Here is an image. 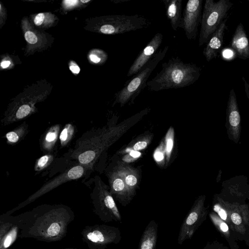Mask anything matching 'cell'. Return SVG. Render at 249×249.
<instances>
[{
    "instance_id": "22",
    "label": "cell",
    "mask_w": 249,
    "mask_h": 249,
    "mask_svg": "<svg viewBox=\"0 0 249 249\" xmlns=\"http://www.w3.org/2000/svg\"><path fill=\"white\" fill-rule=\"evenodd\" d=\"M56 153L57 152L55 151L54 153L45 154L38 158L34 165L35 172L36 173H40L53 168L61 159V157H56Z\"/></svg>"
},
{
    "instance_id": "36",
    "label": "cell",
    "mask_w": 249,
    "mask_h": 249,
    "mask_svg": "<svg viewBox=\"0 0 249 249\" xmlns=\"http://www.w3.org/2000/svg\"><path fill=\"white\" fill-rule=\"evenodd\" d=\"M9 61H4L1 63V67L2 68H6L10 65Z\"/></svg>"
},
{
    "instance_id": "21",
    "label": "cell",
    "mask_w": 249,
    "mask_h": 249,
    "mask_svg": "<svg viewBox=\"0 0 249 249\" xmlns=\"http://www.w3.org/2000/svg\"><path fill=\"white\" fill-rule=\"evenodd\" d=\"M153 137V133L148 131L145 132L133 140L126 147L120 149L117 154H124L131 152L143 150L150 143Z\"/></svg>"
},
{
    "instance_id": "12",
    "label": "cell",
    "mask_w": 249,
    "mask_h": 249,
    "mask_svg": "<svg viewBox=\"0 0 249 249\" xmlns=\"http://www.w3.org/2000/svg\"><path fill=\"white\" fill-rule=\"evenodd\" d=\"M226 127L229 138L238 143L241 134V117L233 89L230 91L228 101Z\"/></svg>"
},
{
    "instance_id": "24",
    "label": "cell",
    "mask_w": 249,
    "mask_h": 249,
    "mask_svg": "<svg viewBox=\"0 0 249 249\" xmlns=\"http://www.w3.org/2000/svg\"><path fill=\"white\" fill-rule=\"evenodd\" d=\"M75 126L71 123H67L63 126L59 137L60 148H65L70 144L75 136Z\"/></svg>"
},
{
    "instance_id": "10",
    "label": "cell",
    "mask_w": 249,
    "mask_h": 249,
    "mask_svg": "<svg viewBox=\"0 0 249 249\" xmlns=\"http://www.w3.org/2000/svg\"><path fill=\"white\" fill-rule=\"evenodd\" d=\"M202 0H189L182 14L181 28L188 39H195L202 18Z\"/></svg>"
},
{
    "instance_id": "38",
    "label": "cell",
    "mask_w": 249,
    "mask_h": 249,
    "mask_svg": "<svg viewBox=\"0 0 249 249\" xmlns=\"http://www.w3.org/2000/svg\"><path fill=\"white\" fill-rule=\"evenodd\" d=\"M243 79L244 80V83H245V89H246V93H247V96L248 99H249V89H248L249 88V85L248 84H247V83L246 82V81L244 79V77H243Z\"/></svg>"
},
{
    "instance_id": "28",
    "label": "cell",
    "mask_w": 249,
    "mask_h": 249,
    "mask_svg": "<svg viewBox=\"0 0 249 249\" xmlns=\"http://www.w3.org/2000/svg\"><path fill=\"white\" fill-rule=\"evenodd\" d=\"M210 217L217 230L226 237H230V231L228 224L222 220L215 212H211Z\"/></svg>"
},
{
    "instance_id": "30",
    "label": "cell",
    "mask_w": 249,
    "mask_h": 249,
    "mask_svg": "<svg viewBox=\"0 0 249 249\" xmlns=\"http://www.w3.org/2000/svg\"><path fill=\"white\" fill-rule=\"evenodd\" d=\"M26 40L30 44H35L37 41L36 35L32 32L27 31L25 34Z\"/></svg>"
},
{
    "instance_id": "41",
    "label": "cell",
    "mask_w": 249,
    "mask_h": 249,
    "mask_svg": "<svg viewBox=\"0 0 249 249\" xmlns=\"http://www.w3.org/2000/svg\"></svg>"
},
{
    "instance_id": "27",
    "label": "cell",
    "mask_w": 249,
    "mask_h": 249,
    "mask_svg": "<svg viewBox=\"0 0 249 249\" xmlns=\"http://www.w3.org/2000/svg\"><path fill=\"white\" fill-rule=\"evenodd\" d=\"M213 209L215 213L228 224L230 229L234 231L231 222L228 211L221 201V198L218 196L215 198V201L213 204Z\"/></svg>"
},
{
    "instance_id": "9",
    "label": "cell",
    "mask_w": 249,
    "mask_h": 249,
    "mask_svg": "<svg viewBox=\"0 0 249 249\" xmlns=\"http://www.w3.org/2000/svg\"><path fill=\"white\" fill-rule=\"evenodd\" d=\"M205 195L199 196L184 218L181 226L178 243L182 245L187 239H191L198 227L205 220L207 209L204 206Z\"/></svg>"
},
{
    "instance_id": "8",
    "label": "cell",
    "mask_w": 249,
    "mask_h": 249,
    "mask_svg": "<svg viewBox=\"0 0 249 249\" xmlns=\"http://www.w3.org/2000/svg\"><path fill=\"white\" fill-rule=\"evenodd\" d=\"M81 235L90 249H105L108 245L118 244L121 239L118 228L106 225L87 226Z\"/></svg>"
},
{
    "instance_id": "33",
    "label": "cell",
    "mask_w": 249,
    "mask_h": 249,
    "mask_svg": "<svg viewBox=\"0 0 249 249\" xmlns=\"http://www.w3.org/2000/svg\"><path fill=\"white\" fill-rule=\"evenodd\" d=\"M90 58L92 61L95 63H98L100 62L101 60V59L100 57L97 56V55L95 54H91L90 55Z\"/></svg>"
},
{
    "instance_id": "34",
    "label": "cell",
    "mask_w": 249,
    "mask_h": 249,
    "mask_svg": "<svg viewBox=\"0 0 249 249\" xmlns=\"http://www.w3.org/2000/svg\"><path fill=\"white\" fill-rule=\"evenodd\" d=\"M78 2V0H65V4L68 6H72L75 5Z\"/></svg>"
},
{
    "instance_id": "31",
    "label": "cell",
    "mask_w": 249,
    "mask_h": 249,
    "mask_svg": "<svg viewBox=\"0 0 249 249\" xmlns=\"http://www.w3.org/2000/svg\"><path fill=\"white\" fill-rule=\"evenodd\" d=\"M44 18L45 16L43 13H39L34 19L35 24L37 26L41 25L43 23Z\"/></svg>"
},
{
    "instance_id": "32",
    "label": "cell",
    "mask_w": 249,
    "mask_h": 249,
    "mask_svg": "<svg viewBox=\"0 0 249 249\" xmlns=\"http://www.w3.org/2000/svg\"><path fill=\"white\" fill-rule=\"evenodd\" d=\"M233 52L230 50H226L223 52V56L224 58L229 59L233 55Z\"/></svg>"
},
{
    "instance_id": "29",
    "label": "cell",
    "mask_w": 249,
    "mask_h": 249,
    "mask_svg": "<svg viewBox=\"0 0 249 249\" xmlns=\"http://www.w3.org/2000/svg\"><path fill=\"white\" fill-rule=\"evenodd\" d=\"M154 158L159 165L165 164V152L164 142L162 140L154 153Z\"/></svg>"
},
{
    "instance_id": "1",
    "label": "cell",
    "mask_w": 249,
    "mask_h": 249,
    "mask_svg": "<svg viewBox=\"0 0 249 249\" xmlns=\"http://www.w3.org/2000/svg\"><path fill=\"white\" fill-rule=\"evenodd\" d=\"M150 110L149 108H146L118 124L110 121L102 127L87 131L76 141L74 147L62 157L71 164L85 167L90 174L109 147Z\"/></svg>"
},
{
    "instance_id": "20",
    "label": "cell",
    "mask_w": 249,
    "mask_h": 249,
    "mask_svg": "<svg viewBox=\"0 0 249 249\" xmlns=\"http://www.w3.org/2000/svg\"><path fill=\"white\" fill-rule=\"evenodd\" d=\"M158 225L150 221L146 227L140 240L138 249H155L158 238Z\"/></svg>"
},
{
    "instance_id": "13",
    "label": "cell",
    "mask_w": 249,
    "mask_h": 249,
    "mask_svg": "<svg viewBox=\"0 0 249 249\" xmlns=\"http://www.w3.org/2000/svg\"><path fill=\"white\" fill-rule=\"evenodd\" d=\"M221 201L227 209L230 219L234 231L244 234L246 227L249 226V209L246 204L237 202L230 203L221 198Z\"/></svg>"
},
{
    "instance_id": "26",
    "label": "cell",
    "mask_w": 249,
    "mask_h": 249,
    "mask_svg": "<svg viewBox=\"0 0 249 249\" xmlns=\"http://www.w3.org/2000/svg\"><path fill=\"white\" fill-rule=\"evenodd\" d=\"M18 231V226L14 223L9 231L0 238V249H7L10 247L16 241Z\"/></svg>"
},
{
    "instance_id": "11",
    "label": "cell",
    "mask_w": 249,
    "mask_h": 249,
    "mask_svg": "<svg viewBox=\"0 0 249 249\" xmlns=\"http://www.w3.org/2000/svg\"><path fill=\"white\" fill-rule=\"evenodd\" d=\"M106 175L108 178L110 192L114 200L122 206H126L133 197L113 163H110L106 169Z\"/></svg>"
},
{
    "instance_id": "3",
    "label": "cell",
    "mask_w": 249,
    "mask_h": 249,
    "mask_svg": "<svg viewBox=\"0 0 249 249\" xmlns=\"http://www.w3.org/2000/svg\"><path fill=\"white\" fill-rule=\"evenodd\" d=\"M201 71L196 64L185 63L178 57H171L162 64L160 71L147 81L146 87L152 91L184 88L195 83Z\"/></svg>"
},
{
    "instance_id": "4",
    "label": "cell",
    "mask_w": 249,
    "mask_h": 249,
    "mask_svg": "<svg viewBox=\"0 0 249 249\" xmlns=\"http://www.w3.org/2000/svg\"><path fill=\"white\" fill-rule=\"evenodd\" d=\"M168 48L166 46L158 51L137 74L125 82L123 88L115 94L114 104H119L122 107L127 103L129 105L134 104L136 98L146 87L151 73L165 56Z\"/></svg>"
},
{
    "instance_id": "19",
    "label": "cell",
    "mask_w": 249,
    "mask_h": 249,
    "mask_svg": "<svg viewBox=\"0 0 249 249\" xmlns=\"http://www.w3.org/2000/svg\"><path fill=\"white\" fill-rule=\"evenodd\" d=\"M167 18L172 28L177 31L181 27L182 19V0H162Z\"/></svg>"
},
{
    "instance_id": "15",
    "label": "cell",
    "mask_w": 249,
    "mask_h": 249,
    "mask_svg": "<svg viewBox=\"0 0 249 249\" xmlns=\"http://www.w3.org/2000/svg\"><path fill=\"white\" fill-rule=\"evenodd\" d=\"M112 163L123 178L131 195L134 197L140 182L139 169L119 160H113Z\"/></svg>"
},
{
    "instance_id": "16",
    "label": "cell",
    "mask_w": 249,
    "mask_h": 249,
    "mask_svg": "<svg viewBox=\"0 0 249 249\" xmlns=\"http://www.w3.org/2000/svg\"><path fill=\"white\" fill-rule=\"evenodd\" d=\"M60 124H55L49 126L41 136L39 143L41 151L44 154L56 151V143L59 140L61 130Z\"/></svg>"
},
{
    "instance_id": "37",
    "label": "cell",
    "mask_w": 249,
    "mask_h": 249,
    "mask_svg": "<svg viewBox=\"0 0 249 249\" xmlns=\"http://www.w3.org/2000/svg\"><path fill=\"white\" fill-rule=\"evenodd\" d=\"M204 249H225L221 248H220V247H218V248H216V246L215 245H212L211 244V245H207L205 247Z\"/></svg>"
},
{
    "instance_id": "6",
    "label": "cell",
    "mask_w": 249,
    "mask_h": 249,
    "mask_svg": "<svg viewBox=\"0 0 249 249\" xmlns=\"http://www.w3.org/2000/svg\"><path fill=\"white\" fill-rule=\"evenodd\" d=\"M233 3L229 0H206L202 14L199 46L207 43L216 31Z\"/></svg>"
},
{
    "instance_id": "7",
    "label": "cell",
    "mask_w": 249,
    "mask_h": 249,
    "mask_svg": "<svg viewBox=\"0 0 249 249\" xmlns=\"http://www.w3.org/2000/svg\"><path fill=\"white\" fill-rule=\"evenodd\" d=\"M90 175L88 169L79 164H73L67 167L57 176L48 181L27 199L19 204L17 207L7 212L10 215L13 212L32 203L42 196L49 192L60 185L72 180L86 177Z\"/></svg>"
},
{
    "instance_id": "40",
    "label": "cell",
    "mask_w": 249,
    "mask_h": 249,
    "mask_svg": "<svg viewBox=\"0 0 249 249\" xmlns=\"http://www.w3.org/2000/svg\"><path fill=\"white\" fill-rule=\"evenodd\" d=\"M72 249V248H69V249Z\"/></svg>"
},
{
    "instance_id": "39",
    "label": "cell",
    "mask_w": 249,
    "mask_h": 249,
    "mask_svg": "<svg viewBox=\"0 0 249 249\" xmlns=\"http://www.w3.org/2000/svg\"><path fill=\"white\" fill-rule=\"evenodd\" d=\"M90 1V0H81V2H82V3H87V2H88Z\"/></svg>"
},
{
    "instance_id": "14",
    "label": "cell",
    "mask_w": 249,
    "mask_h": 249,
    "mask_svg": "<svg viewBox=\"0 0 249 249\" xmlns=\"http://www.w3.org/2000/svg\"><path fill=\"white\" fill-rule=\"evenodd\" d=\"M163 40V35L160 33H157L140 52L137 57L130 67L127 76H131L137 74L153 56L157 52Z\"/></svg>"
},
{
    "instance_id": "35",
    "label": "cell",
    "mask_w": 249,
    "mask_h": 249,
    "mask_svg": "<svg viewBox=\"0 0 249 249\" xmlns=\"http://www.w3.org/2000/svg\"><path fill=\"white\" fill-rule=\"evenodd\" d=\"M70 69L74 73H78L80 71V68L76 65H71L70 67Z\"/></svg>"
},
{
    "instance_id": "25",
    "label": "cell",
    "mask_w": 249,
    "mask_h": 249,
    "mask_svg": "<svg viewBox=\"0 0 249 249\" xmlns=\"http://www.w3.org/2000/svg\"><path fill=\"white\" fill-rule=\"evenodd\" d=\"M175 131L173 127L171 126L166 133L164 139L165 152V165H168L173 152L174 144Z\"/></svg>"
},
{
    "instance_id": "17",
    "label": "cell",
    "mask_w": 249,
    "mask_h": 249,
    "mask_svg": "<svg viewBox=\"0 0 249 249\" xmlns=\"http://www.w3.org/2000/svg\"><path fill=\"white\" fill-rule=\"evenodd\" d=\"M231 47L241 59L249 58V42L244 26L240 23L233 35Z\"/></svg>"
},
{
    "instance_id": "18",
    "label": "cell",
    "mask_w": 249,
    "mask_h": 249,
    "mask_svg": "<svg viewBox=\"0 0 249 249\" xmlns=\"http://www.w3.org/2000/svg\"><path fill=\"white\" fill-rule=\"evenodd\" d=\"M226 20L223 21L206 43L203 50V55L208 62L216 58L223 45L224 31L226 27Z\"/></svg>"
},
{
    "instance_id": "2",
    "label": "cell",
    "mask_w": 249,
    "mask_h": 249,
    "mask_svg": "<svg viewBox=\"0 0 249 249\" xmlns=\"http://www.w3.org/2000/svg\"><path fill=\"white\" fill-rule=\"evenodd\" d=\"M11 218L20 230V237L54 242L66 235L68 226L73 219L74 214L67 206L45 204Z\"/></svg>"
},
{
    "instance_id": "23",
    "label": "cell",
    "mask_w": 249,
    "mask_h": 249,
    "mask_svg": "<svg viewBox=\"0 0 249 249\" xmlns=\"http://www.w3.org/2000/svg\"><path fill=\"white\" fill-rule=\"evenodd\" d=\"M29 131V125L24 121L5 134L6 143L10 145L17 144L25 138Z\"/></svg>"
},
{
    "instance_id": "5",
    "label": "cell",
    "mask_w": 249,
    "mask_h": 249,
    "mask_svg": "<svg viewBox=\"0 0 249 249\" xmlns=\"http://www.w3.org/2000/svg\"><path fill=\"white\" fill-rule=\"evenodd\" d=\"M90 196L93 211L104 222H121L122 217L115 200L107 185L98 175L94 177Z\"/></svg>"
}]
</instances>
